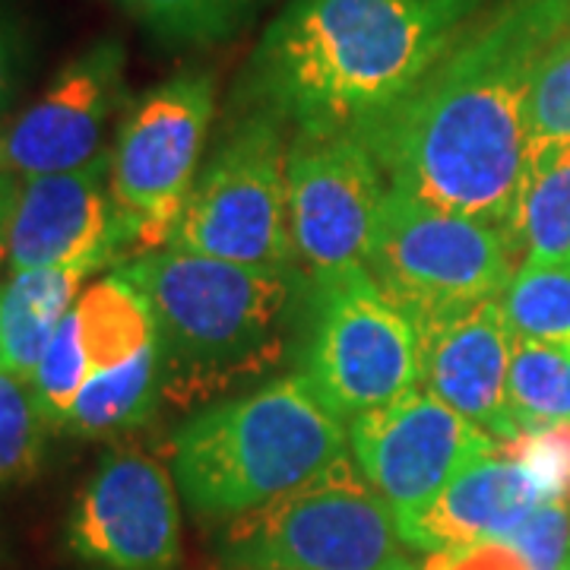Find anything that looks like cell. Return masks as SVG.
<instances>
[{
	"label": "cell",
	"instance_id": "cell-27",
	"mask_svg": "<svg viewBox=\"0 0 570 570\" xmlns=\"http://www.w3.org/2000/svg\"><path fill=\"white\" fill-rule=\"evenodd\" d=\"M508 542L532 570H561L570 561V501H546Z\"/></svg>",
	"mask_w": 570,
	"mask_h": 570
},
{
	"label": "cell",
	"instance_id": "cell-12",
	"mask_svg": "<svg viewBox=\"0 0 570 570\" xmlns=\"http://www.w3.org/2000/svg\"><path fill=\"white\" fill-rule=\"evenodd\" d=\"M67 542L99 570H175L181 558L178 485L140 448L108 453L73 501Z\"/></svg>",
	"mask_w": 570,
	"mask_h": 570
},
{
	"label": "cell",
	"instance_id": "cell-30",
	"mask_svg": "<svg viewBox=\"0 0 570 570\" xmlns=\"http://www.w3.org/2000/svg\"><path fill=\"white\" fill-rule=\"evenodd\" d=\"M13 51H10V41L3 36V29H0V111L7 108L10 102V96H13Z\"/></svg>",
	"mask_w": 570,
	"mask_h": 570
},
{
	"label": "cell",
	"instance_id": "cell-14",
	"mask_svg": "<svg viewBox=\"0 0 570 570\" xmlns=\"http://www.w3.org/2000/svg\"><path fill=\"white\" fill-rule=\"evenodd\" d=\"M156 343L159 326L140 292L121 273L92 279L63 317L29 381L41 419L61 428L92 377L134 362Z\"/></svg>",
	"mask_w": 570,
	"mask_h": 570
},
{
	"label": "cell",
	"instance_id": "cell-9",
	"mask_svg": "<svg viewBox=\"0 0 570 570\" xmlns=\"http://www.w3.org/2000/svg\"><path fill=\"white\" fill-rule=\"evenodd\" d=\"M307 295L311 333L302 377L343 422L422 384L419 333L367 269L314 285Z\"/></svg>",
	"mask_w": 570,
	"mask_h": 570
},
{
	"label": "cell",
	"instance_id": "cell-10",
	"mask_svg": "<svg viewBox=\"0 0 570 570\" xmlns=\"http://www.w3.org/2000/svg\"><path fill=\"white\" fill-rule=\"evenodd\" d=\"M387 187L355 130L295 134L288 146V228L307 288L367 269Z\"/></svg>",
	"mask_w": 570,
	"mask_h": 570
},
{
	"label": "cell",
	"instance_id": "cell-29",
	"mask_svg": "<svg viewBox=\"0 0 570 570\" xmlns=\"http://www.w3.org/2000/svg\"><path fill=\"white\" fill-rule=\"evenodd\" d=\"M17 190H20V178L0 175V264H7V235H10V219L17 206Z\"/></svg>",
	"mask_w": 570,
	"mask_h": 570
},
{
	"label": "cell",
	"instance_id": "cell-32",
	"mask_svg": "<svg viewBox=\"0 0 570 570\" xmlns=\"http://www.w3.org/2000/svg\"><path fill=\"white\" fill-rule=\"evenodd\" d=\"M561 570H570V561H568V564H564V568H561Z\"/></svg>",
	"mask_w": 570,
	"mask_h": 570
},
{
	"label": "cell",
	"instance_id": "cell-25",
	"mask_svg": "<svg viewBox=\"0 0 570 570\" xmlns=\"http://www.w3.org/2000/svg\"><path fill=\"white\" fill-rule=\"evenodd\" d=\"M570 142V26L551 41L530 96V149Z\"/></svg>",
	"mask_w": 570,
	"mask_h": 570
},
{
	"label": "cell",
	"instance_id": "cell-19",
	"mask_svg": "<svg viewBox=\"0 0 570 570\" xmlns=\"http://www.w3.org/2000/svg\"><path fill=\"white\" fill-rule=\"evenodd\" d=\"M508 235L523 261H568L570 142H551L527 153L520 190L508 219Z\"/></svg>",
	"mask_w": 570,
	"mask_h": 570
},
{
	"label": "cell",
	"instance_id": "cell-8",
	"mask_svg": "<svg viewBox=\"0 0 570 570\" xmlns=\"http://www.w3.org/2000/svg\"><path fill=\"white\" fill-rule=\"evenodd\" d=\"M213 115V77L178 73L140 96L121 118L108 149V190L134 257L168 245L200 178Z\"/></svg>",
	"mask_w": 570,
	"mask_h": 570
},
{
	"label": "cell",
	"instance_id": "cell-11",
	"mask_svg": "<svg viewBox=\"0 0 570 570\" xmlns=\"http://www.w3.org/2000/svg\"><path fill=\"white\" fill-rule=\"evenodd\" d=\"M498 444L489 431L422 387L348 422V450L367 485L396 517L400 532Z\"/></svg>",
	"mask_w": 570,
	"mask_h": 570
},
{
	"label": "cell",
	"instance_id": "cell-28",
	"mask_svg": "<svg viewBox=\"0 0 570 570\" xmlns=\"http://www.w3.org/2000/svg\"><path fill=\"white\" fill-rule=\"evenodd\" d=\"M422 570H532L527 558L510 546L508 539H489L463 549L431 551Z\"/></svg>",
	"mask_w": 570,
	"mask_h": 570
},
{
	"label": "cell",
	"instance_id": "cell-22",
	"mask_svg": "<svg viewBox=\"0 0 570 570\" xmlns=\"http://www.w3.org/2000/svg\"><path fill=\"white\" fill-rule=\"evenodd\" d=\"M501 307L517 340L570 346V257L523 261L501 292Z\"/></svg>",
	"mask_w": 570,
	"mask_h": 570
},
{
	"label": "cell",
	"instance_id": "cell-23",
	"mask_svg": "<svg viewBox=\"0 0 570 570\" xmlns=\"http://www.w3.org/2000/svg\"><path fill=\"white\" fill-rule=\"evenodd\" d=\"M45 425L32 387L17 374L0 371V485L36 466Z\"/></svg>",
	"mask_w": 570,
	"mask_h": 570
},
{
	"label": "cell",
	"instance_id": "cell-20",
	"mask_svg": "<svg viewBox=\"0 0 570 570\" xmlns=\"http://www.w3.org/2000/svg\"><path fill=\"white\" fill-rule=\"evenodd\" d=\"M165 390L163 343L140 352L134 362L92 377L67 412L61 428L80 438H105L142 425L159 406Z\"/></svg>",
	"mask_w": 570,
	"mask_h": 570
},
{
	"label": "cell",
	"instance_id": "cell-2",
	"mask_svg": "<svg viewBox=\"0 0 570 570\" xmlns=\"http://www.w3.org/2000/svg\"><path fill=\"white\" fill-rule=\"evenodd\" d=\"M498 0H288L257 45V111L295 134L362 130L415 89Z\"/></svg>",
	"mask_w": 570,
	"mask_h": 570
},
{
	"label": "cell",
	"instance_id": "cell-1",
	"mask_svg": "<svg viewBox=\"0 0 570 570\" xmlns=\"http://www.w3.org/2000/svg\"><path fill=\"white\" fill-rule=\"evenodd\" d=\"M568 26L570 0H498L425 80L355 130L390 187L508 232L535 70Z\"/></svg>",
	"mask_w": 570,
	"mask_h": 570
},
{
	"label": "cell",
	"instance_id": "cell-26",
	"mask_svg": "<svg viewBox=\"0 0 570 570\" xmlns=\"http://www.w3.org/2000/svg\"><path fill=\"white\" fill-rule=\"evenodd\" d=\"M504 450L530 469L549 501H570V422L520 431Z\"/></svg>",
	"mask_w": 570,
	"mask_h": 570
},
{
	"label": "cell",
	"instance_id": "cell-17",
	"mask_svg": "<svg viewBox=\"0 0 570 570\" xmlns=\"http://www.w3.org/2000/svg\"><path fill=\"white\" fill-rule=\"evenodd\" d=\"M549 498L504 444L469 463L415 520L403 527L412 551H448L510 539Z\"/></svg>",
	"mask_w": 570,
	"mask_h": 570
},
{
	"label": "cell",
	"instance_id": "cell-4",
	"mask_svg": "<svg viewBox=\"0 0 570 570\" xmlns=\"http://www.w3.org/2000/svg\"><path fill=\"white\" fill-rule=\"evenodd\" d=\"M348 453V422L302 374L194 412L171 441V475L200 520L232 523L269 508Z\"/></svg>",
	"mask_w": 570,
	"mask_h": 570
},
{
	"label": "cell",
	"instance_id": "cell-6",
	"mask_svg": "<svg viewBox=\"0 0 570 570\" xmlns=\"http://www.w3.org/2000/svg\"><path fill=\"white\" fill-rule=\"evenodd\" d=\"M513 245L501 225L387 187L367 273L412 326L501 298L513 276Z\"/></svg>",
	"mask_w": 570,
	"mask_h": 570
},
{
	"label": "cell",
	"instance_id": "cell-3",
	"mask_svg": "<svg viewBox=\"0 0 570 570\" xmlns=\"http://www.w3.org/2000/svg\"><path fill=\"white\" fill-rule=\"evenodd\" d=\"M159 326L165 400L216 403L219 393L276 371L302 302V273L146 250L118 269Z\"/></svg>",
	"mask_w": 570,
	"mask_h": 570
},
{
	"label": "cell",
	"instance_id": "cell-16",
	"mask_svg": "<svg viewBox=\"0 0 570 570\" xmlns=\"http://www.w3.org/2000/svg\"><path fill=\"white\" fill-rule=\"evenodd\" d=\"M419 333L422 384L431 396L448 403L494 441H513L517 425L508 409V371L513 333L501 298L434 317Z\"/></svg>",
	"mask_w": 570,
	"mask_h": 570
},
{
	"label": "cell",
	"instance_id": "cell-31",
	"mask_svg": "<svg viewBox=\"0 0 570 570\" xmlns=\"http://www.w3.org/2000/svg\"><path fill=\"white\" fill-rule=\"evenodd\" d=\"M0 371H7V362H3V343H0Z\"/></svg>",
	"mask_w": 570,
	"mask_h": 570
},
{
	"label": "cell",
	"instance_id": "cell-15",
	"mask_svg": "<svg viewBox=\"0 0 570 570\" xmlns=\"http://www.w3.org/2000/svg\"><path fill=\"white\" fill-rule=\"evenodd\" d=\"M130 247L108 190V153L86 168L63 175L20 178L7 235V266L111 264Z\"/></svg>",
	"mask_w": 570,
	"mask_h": 570
},
{
	"label": "cell",
	"instance_id": "cell-13",
	"mask_svg": "<svg viewBox=\"0 0 570 570\" xmlns=\"http://www.w3.org/2000/svg\"><path fill=\"white\" fill-rule=\"evenodd\" d=\"M127 51L96 41L58 70L36 102L0 127V175H63L102 159L108 124L124 102Z\"/></svg>",
	"mask_w": 570,
	"mask_h": 570
},
{
	"label": "cell",
	"instance_id": "cell-24",
	"mask_svg": "<svg viewBox=\"0 0 570 570\" xmlns=\"http://www.w3.org/2000/svg\"><path fill=\"white\" fill-rule=\"evenodd\" d=\"M156 32L175 39H219L250 13L257 0H118Z\"/></svg>",
	"mask_w": 570,
	"mask_h": 570
},
{
	"label": "cell",
	"instance_id": "cell-7",
	"mask_svg": "<svg viewBox=\"0 0 570 570\" xmlns=\"http://www.w3.org/2000/svg\"><path fill=\"white\" fill-rule=\"evenodd\" d=\"M228 264L298 269L288 228V146L264 111L232 127L194 184L168 245Z\"/></svg>",
	"mask_w": 570,
	"mask_h": 570
},
{
	"label": "cell",
	"instance_id": "cell-5",
	"mask_svg": "<svg viewBox=\"0 0 570 570\" xmlns=\"http://www.w3.org/2000/svg\"><path fill=\"white\" fill-rule=\"evenodd\" d=\"M232 570H422L352 450L307 485L225 523Z\"/></svg>",
	"mask_w": 570,
	"mask_h": 570
},
{
	"label": "cell",
	"instance_id": "cell-21",
	"mask_svg": "<svg viewBox=\"0 0 570 570\" xmlns=\"http://www.w3.org/2000/svg\"><path fill=\"white\" fill-rule=\"evenodd\" d=\"M508 409L517 434L570 422V346L513 336Z\"/></svg>",
	"mask_w": 570,
	"mask_h": 570
},
{
	"label": "cell",
	"instance_id": "cell-18",
	"mask_svg": "<svg viewBox=\"0 0 570 570\" xmlns=\"http://www.w3.org/2000/svg\"><path fill=\"white\" fill-rule=\"evenodd\" d=\"M105 264L86 261L70 266L17 269L0 285V343L7 371L32 381L45 348L77 305L80 292Z\"/></svg>",
	"mask_w": 570,
	"mask_h": 570
}]
</instances>
